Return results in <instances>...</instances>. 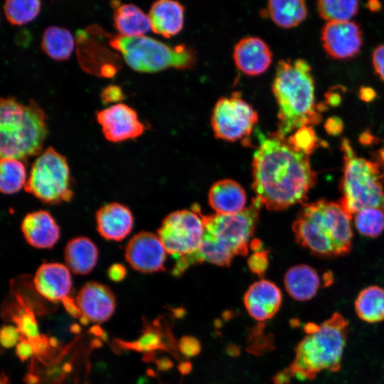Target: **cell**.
I'll return each mask as SVG.
<instances>
[{
  "instance_id": "cell-1",
  "label": "cell",
  "mask_w": 384,
  "mask_h": 384,
  "mask_svg": "<svg viewBox=\"0 0 384 384\" xmlns=\"http://www.w3.org/2000/svg\"><path fill=\"white\" fill-rule=\"evenodd\" d=\"M252 160L255 199L269 210H282L305 200L316 176L309 155L276 132L258 133Z\"/></svg>"
},
{
  "instance_id": "cell-44",
  "label": "cell",
  "mask_w": 384,
  "mask_h": 384,
  "mask_svg": "<svg viewBox=\"0 0 384 384\" xmlns=\"http://www.w3.org/2000/svg\"><path fill=\"white\" fill-rule=\"evenodd\" d=\"M109 276L114 281H119L124 277L125 270L123 267L114 266L110 270Z\"/></svg>"
},
{
  "instance_id": "cell-22",
  "label": "cell",
  "mask_w": 384,
  "mask_h": 384,
  "mask_svg": "<svg viewBox=\"0 0 384 384\" xmlns=\"http://www.w3.org/2000/svg\"><path fill=\"white\" fill-rule=\"evenodd\" d=\"M208 202L216 213L236 214L245 208L246 194L241 186L235 181L223 179L211 186Z\"/></svg>"
},
{
  "instance_id": "cell-29",
  "label": "cell",
  "mask_w": 384,
  "mask_h": 384,
  "mask_svg": "<svg viewBox=\"0 0 384 384\" xmlns=\"http://www.w3.org/2000/svg\"><path fill=\"white\" fill-rule=\"evenodd\" d=\"M26 171L22 161L1 158L0 190L5 194L15 193L26 183Z\"/></svg>"
},
{
  "instance_id": "cell-3",
  "label": "cell",
  "mask_w": 384,
  "mask_h": 384,
  "mask_svg": "<svg viewBox=\"0 0 384 384\" xmlns=\"http://www.w3.org/2000/svg\"><path fill=\"white\" fill-rule=\"evenodd\" d=\"M348 325L338 312L320 324H306V334L295 348L293 361L274 376V383L289 384L292 378L311 380L323 371H339Z\"/></svg>"
},
{
  "instance_id": "cell-30",
  "label": "cell",
  "mask_w": 384,
  "mask_h": 384,
  "mask_svg": "<svg viewBox=\"0 0 384 384\" xmlns=\"http://www.w3.org/2000/svg\"><path fill=\"white\" fill-rule=\"evenodd\" d=\"M41 2L38 0H8L3 9L7 21L21 26L33 20L39 14Z\"/></svg>"
},
{
  "instance_id": "cell-15",
  "label": "cell",
  "mask_w": 384,
  "mask_h": 384,
  "mask_svg": "<svg viewBox=\"0 0 384 384\" xmlns=\"http://www.w3.org/2000/svg\"><path fill=\"white\" fill-rule=\"evenodd\" d=\"M75 302L82 316L96 323L107 321L116 307V298L112 291L96 282L85 284L78 292Z\"/></svg>"
},
{
  "instance_id": "cell-4",
  "label": "cell",
  "mask_w": 384,
  "mask_h": 384,
  "mask_svg": "<svg viewBox=\"0 0 384 384\" xmlns=\"http://www.w3.org/2000/svg\"><path fill=\"white\" fill-rule=\"evenodd\" d=\"M278 105L276 133L287 137L299 129L321 121L315 102L311 67L303 59L278 62L272 84Z\"/></svg>"
},
{
  "instance_id": "cell-16",
  "label": "cell",
  "mask_w": 384,
  "mask_h": 384,
  "mask_svg": "<svg viewBox=\"0 0 384 384\" xmlns=\"http://www.w3.org/2000/svg\"><path fill=\"white\" fill-rule=\"evenodd\" d=\"M282 301V295L279 288L266 279L251 284L243 298L248 314L260 322L272 319L279 310Z\"/></svg>"
},
{
  "instance_id": "cell-32",
  "label": "cell",
  "mask_w": 384,
  "mask_h": 384,
  "mask_svg": "<svg viewBox=\"0 0 384 384\" xmlns=\"http://www.w3.org/2000/svg\"><path fill=\"white\" fill-rule=\"evenodd\" d=\"M353 218L356 230L363 235L376 238L384 232V210L381 208H364Z\"/></svg>"
},
{
  "instance_id": "cell-25",
  "label": "cell",
  "mask_w": 384,
  "mask_h": 384,
  "mask_svg": "<svg viewBox=\"0 0 384 384\" xmlns=\"http://www.w3.org/2000/svg\"><path fill=\"white\" fill-rule=\"evenodd\" d=\"M114 25L119 35L126 37L144 36L151 29L149 16L132 4H120L115 7Z\"/></svg>"
},
{
  "instance_id": "cell-26",
  "label": "cell",
  "mask_w": 384,
  "mask_h": 384,
  "mask_svg": "<svg viewBox=\"0 0 384 384\" xmlns=\"http://www.w3.org/2000/svg\"><path fill=\"white\" fill-rule=\"evenodd\" d=\"M355 311L358 317L368 324L384 320V289L371 285L362 289L357 296Z\"/></svg>"
},
{
  "instance_id": "cell-13",
  "label": "cell",
  "mask_w": 384,
  "mask_h": 384,
  "mask_svg": "<svg viewBox=\"0 0 384 384\" xmlns=\"http://www.w3.org/2000/svg\"><path fill=\"white\" fill-rule=\"evenodd\" d=\"M166 253L159 236L149 232H140L134 235L125 247L128 264L143 273L164 270Z\"/></svg>"
},
{
  "instance_id": "cell-45",
  "label": "cell",
  "mask_w": 384,
  "mask_h": 384,
  "mask_svg": "<svg viewBox=\"0 0 384 384\" xmlns=\"http://www.w3.org/2000/svg\"><path fill=\"white\" fill-rule=\"evenodd\" d=\"M191 368V365L188 362L182 363L179 366V370L182 373H188Z\"/></svg>"
},
{
  "instance_id": "cell-24",
  "label": "cell",
  "mask_w": 384,
  "mask_h": 384,
  "mask_svg": "<svg viewBox=\"0 0 384 384\" xmlns=\"http://www.w3.org/2000/svg\"><path fill=\"white\" fill-rule=\"evenodd\" d=\"M98 250L88 238L77 237L70 240L64 249V260L69 270L77 274H87L95 267Z\"/></svg>"
},
{
  "instance_id": "cell-28",
  "label": "cell",
  "mask_w": 384,
  "mask_h": 384,
  "mask_svg": "<svg viewBox=\"0 0 384 384\" xmlns=\"http://www.w3.org/2000/svg\"><path fill=\"white\" fill-rule=\"evenodd\" d=\"M75 47L72 33L66 28L49 26L45 29L41 41V48L50 58L65 60L70 58Z\"/></svg>"
},
{
  "instance_id": "cell-38",
  "label": "cell",
  "mask_w": 384,
  "mask_h": 384,
  "mask_svg": "<svg viewBox=\"0 0 384 384\" xmlns=\"http://www.w3.org/2000/svg\"><path fill=\"white\" fill-rule=\"evenodd\" d=\"M248 265L252 272L258 275H262L267 267V252L266 251H261L254 253L249 258Z\"/></svg>"
},
{
  "instance_id": "cell-5",
  "label": "cell",
  "mask_w": 384,
  "mask_h": 384,
  "mask_svg": "<svg viewBox=\"0 0 384 384\" xmlns=\"http://www.w3.org/2000/svg\"><path fill=\"white\" fill-rule=\"evenodd\" d=\"M351 219L338 203L320 199L302 206L292 230L297 242L313 255L343 256L352 247Z\"/></svg>"
},
{
  "instance_id": "cell-9",
  "label": "cell",
  "mask_w": 384,
  "mask_h": 384,
  "mask_svg": "<svg viewBox=\"0 0 384 384\" xmlns=\"http://www.w3.org/2000/svg\"><path fill=\"white\" fill-rule=\"evenodd\" d=\"M67 160L53 147H48L36 159L25 185L26 192L49 204L69 201L71 190Z\"/></svg>"
},
{
  "instance_id": "cell-46",
  "label": "cell",
  "mask_w": 384,
  "mask_h": 384,
  "mask_svg": "<svg viewBox=\"0 0 384 384\" xmlns=\"http://www.w3.org/2000/svg\"><path fill=\"white\" fill-rule=\"evenodd\" d=\"M367 6L372 11H377L380 8V4L378 1H369Z\"/></svg>"
},
{
  "instance_id": "cell-41",
  "label": "cell",
  "mask_w": 384,
  "mask_h": 384,
  "mask_svg": "<svg viewBox=\"0 0 384 384\" xmlns=\"http://www.w3.org/2000/svg\"><path fill=\"white\" fill-rule=\"evenodd\" d=\"M33 352L32 345L27 338H21L16 345V353L21 361L28 358Z\"/></svg>"
},
{
  "instance_id": "cell-14",
  "label": "cell",
  "mask_w": 384,
  "mask_h": 384,
  "mask_svg": "<svg viewBox=\"0 0 384 384\" xmlns=\"http://www.w3.org/2000/svg\"><path fill=\"white\" fill-rule=\"evenodd\" d=\"M321 39L326 53L335 59H348L356 55L362 46V32L355 22H327Z\"/></svg>"
},
{
  "instance_id": "cell-35",
  "label": "cell",
  "mask_w": 384,
  "mask_h": 384,
  "mask_svg": "<svg viewBox=\"0 0 384 384\" xmlns=\"http://www.w3.org/2000/svg\"><path fill=\"white\" fill-rule=\"evenodd\" d=\"M14 321L21 336L29 341L40 337L37 323L31 308L25 307L23 314L18 315Z\"/></svg>"
},
{
  "instance_id": "cell-34",
  "label": "cell",
  "mask_w": 384,
  "mask_h": 384,
  "mask_svg": "<svg viewBox=\"0 0 384 384\" xmlns=\"http://www.w3.org/2000/svg\"><path fill=\"white\" fill-rule=\"evenodd\" d=\"M132 348L142 351H152L156 349H166V345L164 343L162 336L157 330L149 326L138 341L132 343Z\"/></svg>"
},
{
  "instance_id": "cell-21",
  "label": "cell",
  "mask_w": 384,
  "mask_h": 384,
  "mask_svg": "<svg viewBox=\"0 0 384 384\" xmlns=\"http://www.w3.org/2000/svg\"><path fill=\"white\" fill-rule=\"evenodd\" d=\"M148 16L154 33L171 38L183 28L184 7L176 1L159 0L152 4Z\"/></svg>"
},
{
  "instance_id": "cell-7",
  "label": "cell",
  "mask_w": 384,
  "mask_h": 384,
  "mask_svg": "<svg viewBox=\"0 0 384 384\" xmlns=\"http://www.w3.org/2000/svg\"><path fill=\"white\" fill-rule=\"evenodd\" d=\"M109 44L121 53L132 69L141 73H156L169 68H192L197 60L196 53L186 45L171 47L145 35L112 36Z\"/></svg>"
},
{
  "instance_id": "cell-47",
  "label": "cell",
  "mask_w": 384,
  "mask_h": 384,
  "mask_svg": "<svg viewBox=\"0 0 384 384\" xmlns=\"http://www.w3.org/2000/svg\"><path fill=\"white\" fill-rule=\"evenodd\" d=\"M380 156H381V159L383 160V161L384 162V149L381 150L380 151Z\"/></svg>"
},
{
  "instance_id": "cell-39",
  "label": "cell",
  "mask_w": 384,
  "mask_h": 384,
  "mask_svg": "<svg viewBox=\"0 0 384 384\" xmlns=\"http://www.w3.org/2000/svg\"><path fill=\"white\" fill-rule=\"evenodd\" d=\"M372 61L376 74L384 81V44L374 50Z\"/></svg>"
},
{
  "instance_id": "cell-17",
  "label": "cell",
  "mask_w": 384,
  "mask_h": 384,
  "mask_svg": "<svg viewBox=\"0 0 384 384\" xmlns=\"http://www.w3.org/2000/svg\"><path fill=\"white\" fill-rule=\"evenodd\" d=\"M33 284L37 293L47 300L63 302L71 290L70 271L61 263H44L36 270Z\"/></svg>"
},
{
  "instance_id": "cell-27",
  "label": "cell",
  "mask_w": 384,
  "mask_h": 384,
  "mask_svg": "<svg viewBox=\"0 0 384 384\" xmlns=\"http://www.w3.org/2000/svg\"><path fill=\"white\" fill-rule=\"evenodd\" d=\"M307 9L301 0H272L267 6V14L278 26L290 28L301 23L307 16Z\"/></svg>"
},
{
  "instance_id": "cell-12",
  "label": "cell",
  "mask_w": 384,
  "mask_h": 384,
  "mask_svg": "<svg viewBox=\"0 0 384 384\" xmlns=\"http://www.w3.org/2000/svg\"><path fill=\"white\" fill-rule=\"evenodd\" d=\"M96 117L105 137L112 142L135 139L146 129L137 112L123 103L97 111Z\"/></svg>"
},
{
  "instance_id": "cell-19",
  "label": "cell",
  "mask_w": 384,
  "mask_h": 384,
  "mask_svg": "<svg viewBox=\"0 0 384 384\" xmlns=\"http://www.w3.org/2000/svg\"><path fill=\"white\" fill-rule=\"evenodd\" d=\"M95 218L99 234L108 240H123L133 228L134 218L131 210L119 203L102 206L97 210Z\"/></svg>"
},
{
  "instance_id": "cell-36",
  "label": "cell",
  "mask_w": 384,
  "mask_h": 384,
  "mask_svg": "<svg viewBox=\"0 0 384 384\" xmlns=\"http://www.w3.org/2000/svg\"><path fill=\"white\" fill-rule=\"evenodd\" d=\"M178 351L185 357L196 356L201 351L198 340L191 336H183L177 343Z\"/></svg>"
},
{
  "instance_id": "cell-6",
  "label": "cell",
  "mask_w": 384,
  "mask_h": 384,
  "mask_svg": "<svg viewBox=\"0 0 384 384\" xmlns=\"http://www.w3.org/2000/svg\"><path fill=\"white\" fill-rule=\"evenodd\" d=\"M341 150L344 165L338 204L351 218L357 212L367 208L384 210V171L381 166L357 156L346 139L342 141Z\"/></svg>"
},
{
  "instance_id": "cell-31",
  "label": "cell",
  "mask_w": 384,
  "mask_h": 384,
  "mask_svg": "<svg viewBox=\"0 0 384 384\" xmlns=\"http://www.w3.org/2000/svg\"><path fill=\"white\" fill-rule=\"evenodd\" d=\"M357 1L320 0L317 2L319 16L327 21H348L358 12Z\"/></svg>"
},
{
  "instance_id": "cell-42",
  "label": "cell",
  "mask_w": 384,
  "mask_h": 384,
  "mask_svg": "<svg viewBox=\"0 0 384 384\" xmlns=\"http://www.w3.org/2000/svg\"><path fill=\"white\" fill-rule=\"evenodd\" d=\"M63 304L66 311L73 317L79 318L82 316V313L76 303L70 297L65 298L63 302Z\"/></svg>"
},
{
  "instance_id": "cell-2",
  "label": "cell",
  "mask_w": 384,
  "mask_h": 384,
  "mask_svg": "<svg viewBox=\"0 0 384 384\" xmlns=\"http://www.w3.org/2000/svg\"><path fill=\"white\" fill-rule=\"evenodd\" d=\"M261 207L254 198L251 206L236 214L204 215L201 213L204 223L201 243L196 252L176 260L172 274L180 276L191 266L203 262L229 266L235 256L246 255Z\"/></svg>"
},
{
  "instance_id": "cell-11",
  "label": "cell",
  "mask_w": 384,
  "mask_h": 384,
  "mask_svg": "<svg viewBox=\"0 0 384 384\" xmlns=\"http://www.w3.org/2000/svg\"><path fill=\"white\" fill-rule=\"evenodd\" d=\"M257 122V111L236 94L220 98L210 119L215 137L231 142L247 138Z\"/></svg>"
},
{
  "instance_id": "cell-8",
  "label": "cell",
  "mask_w": 384,
  "mask_h": 384,
  "mask_svg": "<svg viewBox=\"0 0 384 384\" xmlns=\"http://www.w3.org/2000/svg\"><path fill=\"white\" fill-rule=\"evenodd\" d=\"M48 133L46 114L31 100L14 115L0 123L1 158L21 161L42 152Z\"/></svg>"
},
{
  "instance_id": "cell-10",
  "label": "cell",
  "mask_w": 384,
  "mask_h": 384,
  "mask_svg": "<svg viewBox=\"0 0 384 384\" xmlns=\"http://www.w3.org/2000/svg\"><path fill=\"white\" fill-rule=\"evenodd\" d=\"M204 233L200 207L181 210L168 215L158 230V236L166 251L176 260L194 253L198 249Z\"/></svg>"
},
{
  "instance_id": "cell-20",
  "label": "cell",
  "mask_w": 384,
  "mask_h": 384,
  "mask_svg": "<svg viewBox=\"0 0 384 384\" xmlns=\"http://www.w3.org/2000/svg\"><path fill=\"white\" fill-rule=\"evenodd\" d=\"M21 228L26 242L39 249L53 247L60 238L58 225L48 211L43 210L28 213Z\"/></svg>"
},
{
  "instance_id": "cell-23",
  "label": "cell",
  "mask_w": 384,
  "mask_h": 384,
  "mask_svg": "<svg viewBox=\"0 0 384 384\" xmlns=\"http://www.w3.org/2000/svg\"><path fill=\"white\" fill-rule=\"evenodd\" d=\"M284 284L286 291L292 299L306 302L316 295L321 280L315 269L307 265H299L287 271Z\"/></svg>"
},
{
  "instance_id": "cell-43",
  "label": "cell",
  "mask_w": 384,
  "mask_h": 384,
  "mask_svg": "<svg viewBox=\"0 0 384 384\" xmlns=\"http://www.w3.org/2000/svg\"><path fill=\"white\" fill-rule=\"evenodd\" d=\"M342 126L341 119L334 117L327 120L325 127L330 134H338L341 132Z\"/></svg>"
},
{
  "instance_id": "cell-37",
  "label": "cell",
  "mask_w": 384,
  "mask_h": 384,
  "mask_svg": "<svg viewBox=\"0 0 384 384\" xmlns=\"http://www.w3.org/2000/svg\"><path fill=\"white\" fill-rule=\"evenodd\" d=\"M21 338L22 337L17 328L11 325L4 326L1 328L0 341L4 348L13 347Z\"/></svg>"
},
{
  "instance_id": "cell-40",
  "label": "cell",
  "mask_w": 384,
  "mask_h": 384,
  "mask_svg": "<svg viewBox=\"0 0 384 384\" xmlns=\"http://www.w3.org/2000/svg\"><path fill=\"white\" fill-rule=\"evenodd\" d=\"M123 98L121 89L116 85L107 86L102 92V99L105 102H119Z\"/></svg>"
},
{
  "instance_id": "cell-18",
  "label": "cell",
  "mask_w": 384,
  "mask_h": 384,
  "mask_svg": "<svg viewBox=\"0 0 384 384\" xmlns=\"http://www.w3.org/2000/svg\"><path fill=\"white\" fill-rule=\"evenodd\" d=\"M272 54L267 44L255 36L240 39L233 49V60L244 74L257 76L264 73L272 63Z\"/></svg>"
},
{
  "instance_id": "cell-33",
  "label": "cell",
  "mask_w": 384,
  "mask_h": 384,
  "mask_svg": "<svg viewBox=\"0 0 384 384\" xmlns=\"http://www.w3.org/2000/svg\"><path fill=\"white\" fill-rule=\"evenodd\" d=\"M287 138L295 148L309 156L319 145V139L311 126L302 127Z\"/></svg>"
}]
</instances>
